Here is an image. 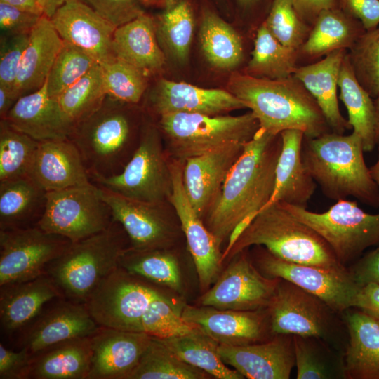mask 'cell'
Returning <instances> with one entry per match:
<instances>
[{"mask_svg": "<svg viewBox=\"0 0 379 379\" xmlns=\"http://www.w3.org/2000/svg\"><path fill=\"white\" fill-rule=\"evenodd\" d=\"M375 114V142L379 146V95L374 98Z\"/></svg>", "mask_w": 379, "mask_h": 379, "instance_id": "cell-62", "label": "cell"}, {"mask_svg": "<svg viewBox=\"0 0 379 379\" xmlns=\"http://www.w3.org/2000/svg\"><path fill=\"white\" fill-rule=\"evenodd\" d=\"M46 193L29 176L0 181V230L36 226Z\"/></svg>", "mask_w": 379, "mask_h": 379, "instance_id": "cell-34", "label": "cell"}, {"mask_svg": "<svg viewBox=\"0 0 379 379\" xmlns=\"http://www.w3.org/2000/svg\"><path fill=\"white\" fill-rule=\"evenodd\" d=\"M71 243L38 225L0 230V286L31 280L45 273L46 265Z\"/></svg>", "mask_w": 379, "mask_h": 379, "instance_id": "cell-12", "label": "cell"}, {"mask_svg": "<svg viewBox=\"0 0 379 379\" xmlns=\"http://www.w3.org/2000/svg\"><path fill=\"white\" fill-rule=\"evenodd\" d=\"M115 27L145 14L147 0H83Z\"/></svg>", "mask_w": 379, "mask_h": 379, "instance_id": "cell-52", "label": "cell"}, {"mask_svg": "<svg viewBox=\"0 0 379 379\" xmlns=\"http://www.w3.org/2000/svg\"><path fill=\"white\" fill-rule=\"evenodd\" d=\"M197 330L183 319L166 296L154 300L142 320V332L159 339L178 337Z\"/></svg>", "mask_w": 379, "mask_h": 379, "instance_id": "cell-50", "label": "cell"}, {"mask_svg": "<svg viewBox=\"0 0 379 379\" xmlns=\"http://www.w3.org/2000/svg\"><path fill=\"white\" fill-rule=\"evenodd\" d=\"M267 342L244 345L218 344V353L248 379H288L295 365L293 335L277 334Z\"/></svg>", "mask_w": 379, "mask_h": 379, "instance_id": "cell-21", "label": "cell"}, {"mask_svg": "<svg viewBox=\"0 0 379 379\" xmlns=\"http://www.w3.org/2000/svg\"><path fill=\"white\" fill-rule=\"evenodd\" d=\"M379 151V146H378ZM372 178L376 183L379 190V154L376 162L369 168Z\"/></svg>", "mask_w": 379, "mask_h": 379, "instance_id": "cell-63", "label": "cell"}, {"mask_svg": "<svg viewBox=\"0 0 379 379\" xmlns=\"http://www.w3.org/2000/svg\"><path fill=\"white\" fill-rule=\"evenodd\" d=\"M96 63L98 62L84 50L64 41L46 79L48 94L58 98Z\"/></svg>", "mask_w": 379, "mask_h": 379, "instance_id": "cell-45", "label": "cell"}, {"mask_svg": "<svg viewBox=\"0 0 379 379\" xmlns=\"http://www.w3.org/2000/svg\"><path fill=\"white\" fill-rule=\"evenodd\" d=\"M130 104L107 96L101 107L76 124L69 139L75 145L91 181L120 173L135 151Z\"/></svg>", "mask_w": 379, "mask_h": 379, "instance_id": "cell-5", "label": "cell"}, {"mask_svg": "<svg viewBox=\"0 0 379 379\" xmlns=\"http://www.w3.org/2000/svg\"><path fill=\"white\" fill-rule=\"evenodd\" d=\"M98 186L131 199L168 201L172 190L170 161L159 130L143 127L138 145L123 171L115 175L92 181Z\"/></svg>", "mask_w": 379, "mask_h": 379, "instance_id": "cell-10", "label": "cell"}, {"mask_svg": "<svg viewBox=\"0 0 379 379\" xmlns=\"http://www.w3.org/2000/svg\"><path fill=\"white\" fill-rule=\"evenodd\" d=\"M50 19L63 41L84 50L98 63L115 57L112 44L117 27L83 0H67Z\"/></svg>", "mask_w": 379, "mask_h": 379, "instance_id": "cell-19", "label": "cell"}, {"mask_svg": "<svg viewBox=\"0 0 379 379\" xmlns=\"http://www.w3.org/2000/svg\"><path fill=\"white\" fill-rule=\"evenodd\" d=\"M21 9L41 15L38 5V0H0Z\"/></svg>", "mask_w": 379, "mask_h": 379, "instance_id": "cell-61", "label": "cell"}, {"mask_svg": "<svg viewBox=\"0 0 379 379\" xmlns=\"http://www.w3.org/2000/svg\"><path fill=\"white\" fill-rule=\"evenodd\" d=\"M281 149L279 135L259 128L227 173L205 214L206 226L226 252L251 219L267 204L275 185Z\"/></svg>", "mask_w": 379, "mask_h": 379, "instance_id": "cell-1", "label": "cell"}, {"mask_svg": "<svg viewBox=\"0 0 379 379\" xmlns=\"http://www.w3.org/2000/svg\"><path fill=\"white\" fill-rule=\"evenodd\" d=\"M258 0H238L239 4L244 6L248 7L255 3Z\"/></svg>", "mask_w": 379, "mask_h": 379, "instance_id": "cell-64", "label": "cell"}, {"mask_svg": "<svg viewBox=\"0 0 379 379\" xmlns=\"http://www.w3.org/2000/svg\"><path fill=\"white\" fill-rule=\"evenodd\" d=\"M107 97L102 67L96 63L58 99L65 113L75 125L98 109Z\"/></svg>", "mask_w": 379, "mask_h": 379, "instance_id": "cell-41", "label": "cell"}, {"mask_svg": "<svg viewBox=\"0 0 379 379\" xmlns=\"http://www.w3.org/2000/svg\"><path fill=\"white\" fill-rule=\"evenodd\" d=\"M13 89L0 86V117L4 119L18 100Z\"/></svg>", "mask_w": 379, "mask_h": 379, "instance_id": "cell-59", "label": "cell"}, {"mask_svg": "<svg viewBox=\"0 0 379 379\" xmlns=\"http://www.w3.org/2000/svg\"><path fill=\"white\" fill-rule=\"evenodd\" d=\"M183 162L172 159V190L168 201L172 205L185 235L200 286L208 288L216 279L222 263L218 241L193 208L183 183Z\"/></svg>", "mask_w": 379, "mask_h": 379, "instance_id": "cell-17", "label": "cell"}, {"mask_svg": "<svg viewBox=\"0 0 379 379\" xmlns=\"http://www.w3.org/2000/svg\"><path fill=\"white\" fill-rule=\"evenodd\" d=\"M347 49L333 51L314 63L296 67L293 75L314 97L332 132L343 134L351 126L341 114L337 89L340 67Z\"/></svg>", "mask_w": 379, "mask_h": 379, "instance_id": "cell-29", "label": "cell"}, {"mask_svg": "<svg viewBox=\"0 0 379 379\" xmlns=\"http://www.w3.org/2000/svg\"><path fill=\"white\" fill-rule=\"evenodd\" d=\"M159 340L181 360L215 378H244L237 370L225 365L218 351V343L199 329L184 335Z\"/></svg>", "mask_w": 379, "mask_h": 379, "instance_id": "cell-39", "label": "cell"}, {"mask_svg": "<svg viewBox=\"0 0 379 379\" xmlns=\"http://www.w3.org/2000/svg\"><path fill=\"white\" fill-rule=\"evenodd\" d=\"M119 265L157 285L173 290L180 288L177 260L165 248L138 251L128 247L121 256Z\"/></svg>", "mask_w": 379, "mask_h": 379, "instance_id": "cell-43", "label": "cell"}, {"mask_svg": "<svg viewBox=\"0 0 379 379\" xmlns=\"http://www.w3.org/2000/svg\"><path fill=\"white\" fill-rule=\"evenodd\" d=\"M338 88L353 132L361 138L364 152H372L376 146L374 99L357 79L347 53L340 67Z\"/></svg>", "mask_w": 379, "mask_h": 379, "instance_id": "cell-36", "label": "cell"}, {"mask_svg": "<svg viewBox=\"0 0 379 379\" xmlns=\"http://www.w3.org/2000/svg\"><path fill=\"white\" fill-rule=\"evenodd\" d=\"M63 42L51 19L42 15L29 34L20 63L13 88L18 98L44 86Z\"/></svg>", "mask_w": 379, "mask_h": 379, "instance_id": "cell-31", "label": "cell"}, {"mask_svg": "<svg viewBox=\"0 0 379 379\" xmlns=\"http://www.w3.org/2000/svg\"><path fill=\"white\" fill-rule=\"evenodd\" d=\"M149 104L153 112L159 117L180 112L214 116L246 108L245 104L229 91L204 88L167 79L158 81L151 93Z\"/></svg>", "mask_w": 379, "mask_h": 379, "instance_id": "cell-23", "label": "cell"}, {"mask_svg": "<svg viewBox=\"0 0 379 379\" xmlns=\"http://www.w3.org/2000/svg\"><path fill=\"white\" fill-rule=\"evenodd\" d=\"M91 359V336L62 341L32 356L29 379H88Z\"/></svg>", "mask_w": 379, "mask_h": 379, "instance_id": "cell-33", "label": "cell"}, {"mask_svg": "<svg viewBox=\"0 0 379 379\" xmlns=\"http://www.w3.org/2000/svg\"><path fill=\"white\" fill-rule=\"evenodd\" d=\"M293 338L298 379L345 378L343 372L333 366L325 349H321L320 338L297 335Z\"/></svg>", "mask_w": 379, "mask_h": 379, "instance_id": "cell-49", "label": "cell"}, {"mask_svg": "<svg viewBox=\"0 0 379 379\" xmlns=\"http://www.w3.org/2000/svg\"><path fill=\"white\" fill-rule=\"evenodd\" d=\"M228 89L251 109L260 128L270 134L295 129L312 138L331 131L316 100L293 75L271 79L236 73Z\"/></svg>", "mask_w": 379, "mask_h": 379, "instance_id": "cell-2", "label": "cell"}, {"mask_svg": "<svg viewBox=\"0 0 379 379\" xmlns=\"http://www.w3.org/2000/svg\"><path fill=\"white\" fill-rule=\"evenodd\" d=\"M266 310L273 334L314 337L323 340L331 337L336 312L317 296L280 278Z\"/></svg>", "mask_w": 379, "mask_h": 379, "instance_id": "cell-14", "label": "cell"}, {"mask_svg": "<svg viewBox=\"0 0 379 379\" xmlns=\"http://www.w3.org/2000/svg\"><path fill=\"white\" fill-rule=\"evenodd\" d=\"M99 327L85 304L59 298L22 331L19 343L33 356L62 341L91 336Z\"/></svg>", "mask_w": 379, "mask_h": 379, "instance_id": "cell-18", "label": "cell"}, {"mask_svg": "<svg viewBox=\"0 0 379 379\" xmlns=\"http://www.w3.org/2000/svg\"><path fill=\"white\" fill-rule=\"evenodd\" d=\"M361 23L338 7L321 11L300 50L317 58L338 49H350L365 32Z\"/></svg>", "mask_w": 379, "mask_h": 379, "instance_id": "cell-35", "label": "cell"}, {"mask_svg": "<svg viewBox=\"0 0 379 379\" xmlns=\"http://www.w3.org/2000/svg\"><path fill=\"white\" fill-rule=\"evenodd\" d=\"M347 56L357 79L374 99L379 95V25L365 31Z\"/></svg>", "mask_w": 379, "mask_h": 379, "instance_id": "cell-46", "label": "cell"}, {"mask_svg": "<svg viewBox=\"0 0 379 379\" xmlns=\"http://www.w3.org/2000/svg\"><path fill=\"white\" fill-rule=\"evenodd\" d=\"M1 119L39 142L69 138L74 127L58 99L48 94L46 81L37 91L19 98Z\"/></svg>", "mask_w": 379, "mask_h": 379, "instance_id": "cell-24", "label": "cell"}, {"mask_svg": "<svg viewBox=\"0 0 379 379\" xmlns=\"http://www.w3.org/2000/svg\"><path fill=\"white\" fill-rule=\"evenodd\" d=\"M149 280L119 265L85 302L100 326L142 332V320L152 303L166 296Z\"/></svg>", "mask_w": 379, "mask_h": 379, "instance_id": "cell-9", "label": "cell"}, {"mask_svg": "<svg viewBox=\"0 0 379 379\" xmlns=\"http://www.w3.org/2000/svg\"><path fill=\"white\" fill-rule=\"evenodd\" d=\"M279 278H270L256 270L244 255L223 272L200 299L201 305L221 310L255 311L266 309Z\"/></svg>", "mask_w": 379, "mask_h": 379, "instance_id": "cell-15", "label": "cell"}, {"mask_svg": "<svg viewBox=\"0 0 379 379\" xmlns=\"http://www.w3.org/2000/svg\"><path fill=\"white\" fill-rule=\"evenodd\" d=\"M345 310L349 340L343 356L348 379H379V319L357 309Z\"/></svg>", "mask_w": 379, "mask_h": 379, "instance_id": "cell-30", "label": "cell"}, {"mask_svg": "<svg viewBox=\"0 0 379 379\" xmlns=\"http://www.w3.org/2000/svg\"><path fill=\"white\" fill-rule=\"evenodd\" d=\"M67 1V0H38V5L41 15L51 18L56 10Z\"/></svg>", "mask_w": 379, "mask_h": 379, "instance_id": "cell-60", "label": "cell"}, {"mask_svg": "<svg viewBox=\"0 0 379 379\" xmlns=\"http://www.w3.org/2000/svg\"><path fill=\"white\" fill-rule=\"evenodd\" d=\"M129 239L122 226L113 221L106 230L72 242L45 268L63 296L85 304L91 294L115 268Z\"/></svg>", "mask_w": 379, "mask_h": 379, "instance_id": "cell-6", "label": "cell"}, {"mask_svg": "<svg viewBox=\"0 0 379 379\" xmlns=\"http://www.w3.org/2000/svg\"><path fill=\"white\" fill-rule=\"evenodd\" d=\"M39 141L0 121V181L29 176Z\"/></svg>", "mask_w": 379, "mask_h": 379, "instance_id": "cell-44", "label": "cell"}, {"mask_svg": "<svg viewBox=\"0 0 379 379\" xmlns=\"http://www.w3.org/2000/svg\"><path fill=\"white\" fill-rule=\"evenodd\" d=\"M155 21L159 45L171 58L180 64L188 60L194 28V18L188 0H164Z\"/></svg>", "mask_w": 379, "mask_h": 379, "instance_id": "cell-37", "label": "cell"}, {"mask_svg": "<svg viewBox=\"0 0 379 379\" xmlns=\"http://www.w3.org/2000/svg\"><path fill=\"white\" fill-rule=\"evenodd\" d=\"M257 264L265 276L295 284L321 299L336 312L354 307L361 286L346 267L328 269L288 262L265 248L259 252Z\"/></svg>", "mask_w": 379, "mask_h": 379, "instance_id": "cell-13", "label": "cell"}, {"mask_svg": "<svg viewBox=\"0 0 379 379\" xmlns=\"http://www.w3.org/2000/svg\"><path fill=\"white\" fill-rule=\"evenodd\" d=\"M65 298L46 273L31 280L0 286V323L8 334L22 331L51 301Z\"/></svg>", "mask_w": 379, "mask_h": 379, "instance_id": "cell-27", "label": "cell"}, {"mask_svg": "<svg viewBox=\"0 0 379 379\" xmlns=\"http://www.w3.org/2000/svg\"><path fill=\"white\" fill-rule=\"evenodd\" d=\"M181 314L218 344L244 345L260 343L267 327L260 312L221 310L212 307L187 305Z\"/></svg>", "mask_w": 379, "mask_h": 379, "instance_id": "cell-22", "label": "cell"}, {"mask_svg": "<svg viewBox=\"0 0 379 379\" xmlns=\"http://www.w3.org/2000/svg\"><path fill=\"white\" fill-rule=\"evenodd\" d=\"M265 26L282 45L299 51L310 29L297 13L292 0H273Z\"/></svg>", "mask_w": 379, "mask_h": 379, "instance_id": "cell-48", "label": "cell"}, {"mask_svg": "<svg viewBox=\"0 0 379 379\" xmlns=\"http://www.w3.org/2000/svg\"><path fill=\"white\" fill-rule=\"evenodd\" d=\"M244 144H234L187 159L184 162L185 189L200 218L205 215L227 173L241 154Z\"/></svg>", "mask_w": 379, "mask_h": 379, "instance_id": "cell-26", "label": "cell"}, {"mask_svg": "<svg viewBox=\"0 0 379 379\" xmlns=\"http://www.w3.org/2000/svg\"><path fill=\"white\" fill-rule=\"evenodd\" d=\"M350 271L359 285L379 283V246L358 259Z\"/></svg>", "mask_w": 379, "mask_h": 379, "instance_id": "cell-56", "label": "cell"}, {"mask_svg": "<svg viewBox=\"0 0 379 379\" xmlns=\"http://www.w3.org/2000/svg\"><path fill=\"white\" fill-rule=\"evenodd\" d=\"M99 187L111 208L113 221L122 226L131 248L163 249L171 244V222L166 206L168 201L137 200Z\"/></svg>", "mask_w": 379, "mask_h": 379, "instance_id": "cell-16", "label": "cell"}, {"mask_svg": "<svg viewBox=\"0 0 379 379\" xmlns=\"http://www.w3.org/2000/svg\"><path fill=\"white\" fill-rule=\"evenodd\" d=\"M353 308L379 319V283L370 281L361 285Z\"/></svg>", "mask_w": 379, "mask_h": 379, "instance_id": "cell-57", "label": "cell"}, {"mask_svg": "<svg viewBox=\"0 0 379 379\" xmlns=\"http://www.w3.org/2000/svg\"><path fill=\"white\" fill-rule=\"evenodd\" d=\"M260 128L252 112L239 116L172 113L160 116L159 129L166 139L168 156L187 159L234 144L246 143Z\"/></svg>", "mask_w": 379, "mask_h": 379, "instance_id": "cell-7", "label": "cell"}, {"mask_svg": "<svg viewBox=\"0 0 379 379\" xmlns=\"http://www.w3.org/2000/svg\"><path fill=\"white\" fill-rule=\"evenodd\" d=\"M253 245L264 246L272 255L288 262L328 269L345 267L315 231L278 203L261 209L251 219L222 253V260Z\"/></svg>", "mask_w": 379, "mask_h": 379, "instance_id": "cell-4", "label": "cell"}, {"mask_svg": "<svg viewBox=\"0 0 379 379\" xmlns=\"http://www.w3.org/2000/svg\"><path fill=\"white\" fill-rule=\"evenodd\" d=\"M207 374L181 360L161 340L152 337L129 379H202Z\"/></svg>", "mask_w": 379, "mask_h": 379, "instance_id": "cell-42", "label": "cell"}, {"mask_svg": "<svg viewBox=\"0 0 379 379\" xmlns=\"http://www.w3.org/2000/svg\"><path fill=\"white\" fill-rule=\"evenodd\" d=\"M100 65L107 96L130 105L139 102L146 88L145 73L117 57Z\"/></svg>", "mask_w": 379, "mask_h": 379, "instance_id": "cell-47", "label": "cell"}, {"mask_svg": "<svg viewBox=\"0 0 379 379\" xmlns=\"http://www.w3.org/2000/svg\"><path fill=\"white\" fill-rule=\"evenodd\" d=\"M361 138L332 131L318 137H304L302 161L324 194L338 201L353 197L379 208V190L364 157Z\"/></svg>", "mask_w": 379, "mask_h": 379, "instance_id": "cell-3", "label": "cell"}, {"mask_svg": "<svg viewBox=\"0 0 379 379\" xmlns=\"http://www.w3.org/2000/svg\"><path fill=\"white\" fill-rule=\"evenodd\" d=\"M338 7L358 20L364 29L371 30L379 25V0H335Z\"/></svg>", "mask_w": 379, "mask_h": 379, "instance_id": "cell-55", "label": "cell"}, {"mask_svg": "<svg viewBox=\"0 0 379 379\" xmlns=\"http://www.w3.org/2000/svg\"><path fill=\"white\" fill-rule=\"evenodd\" d=\"M280 136L281 149L276 166L274 189L262 208L279 201L307 207L315 191L316 182L302 159L304 133L289 129L282 131Z\"/></svg>", "mask_w": 379, "mask_h": 379, "instance_id": "cell-28", "label": "cell"}, {"mask_svg": "<svg viewBox=\"0 0 379 379\" xmlns=\"http://www.w3.org/2000/svg\"><path fill=\"white\" fill-rule=\"evenodd\" d=\"M112 47L115 57L145 74L160 70L165 64L166 55L157 39L154 19L145 13L117 27Z\"/></svg>", "mask_w": 379, "mask_h": 379, "instance_id": "cell-32", "label": "cell"}, {"mask_svg": "<svg viewBox=\"0 0 379 379\" xmlns=\"http://www.w3.org/2000/svg\"><path fill=\"white\" fill-rule=\"evenodd\" d=\"M277 203L315 231L344 266L369 247L379 246V213H368L354 201H336L323 213L283 201Z\"/></svg>", "mask_w": 379, "mask_h": 379, "instance_id": "cell-8", "label": "cell"}, {"mask_svg": "<svg viewBox=\"0 0 379 379\" xmlns=\"http://www.w3.org/2000/svg\"><path fill=\"white\" fill-rule=\"evenodd\" d=\"M152 338L144 332L100 326L91 335L92 359L88 379H129Z\"/></svg>", "mask_w": 379, "mask_h": 379, "instance_id": "cell-20", "label": "cell"}, {"mask_svg": "<svg viewBox=\"0 0 379 379\" xmlns=\"http://www.w3.org/2000/svg\"><path fill=\"white\" fill-rule=\"evenodd\" d=\"M32 354L25 348L19 351L0 344V379H29Z\"/></svg>", "mask_w": 379, "mask_h": 379, "instance_id": "cell-54", "label": "cell"}, {"mask_svg": "<svg viewBox=\"0 0 379 379\" xmlns=\"http://www.w3.org/2000/svg\"><path fill=\"white\" fill-rule=\"evenodd\" d=\"M300 18L307 24H314L319 13L338 7L335 0H292Z\"/></svg>", "mask_w": 379, "mask_h": 379, "instance_id": "cell-58", "label": "cell"}, {"mask_svg": "<svg viewBox=\"0 0 379 379\" xmlns=\"http://www.w3.org/2000/svg\"><path fill=\"white\" fill-rule=\"evenodd\" d=\"M29 40V34L1 36L0 86L13 90L20 63Z\"/></svg>", "mask_w": 379, "mask_h": 379, "instance_id": "cell-51", "label": "cell"}, {"mask_svg": "<svg viewBox=\"0 0 379 379\" xmlns=\"http://www.w3.org/2000/svg\"><path fill=\"white\" fill-rule=\"evenodd\" d=\"M29 176L46 192L93 182L69 138L40 141Z\"/></svg>", "mask_w": 379, "mask_h": 379, "instance_id": "cell-25", "label": "cell"}, {"mask_svg": "<svg viewBox=\"0 0 379 379\" xmlns=\"http://www.w3.org/2000/svg\"><path fill=\"white\" fill-rule=\"evenodd\" d=\"M113 222L111 208L93 182L46 193L38 226L75 242L106 230Z\"/></svg>", "mask_w": 379, "mask_h": 379, "instance_id": "cell-11", "label": "cell"}, {"mask_svg": "<svg viewBox=\"0 0 379 379\" xmlns=\"http://www.w3.org/2000/svg\"><path fill=\"white\" fill-rule=\"evenodd\" d=\"M199 41L207 61L220 69H232L243 59V46L235 29L215 12L204 8L199 28Z\"/></svg>", "mask_w": 379, "mask_h": 379, "instance_id": "cell-38", "label": "cell"}, {"mask_svg": "<svg viewBox=\"0 0 379 379\" xmlns=\"http://www.w3.org/2000/svg\"><path fill=\"white\" fill-rule=\"evenodd\" d=\"M298 51L282 45L263 22L257 31L247 74L271 79L293 75Z\"/></svg>", "mask_w": 379, "mask_h": 379, "instance_id": "cell-40", "label": "cell"}, {"mask_svg": "<svg viewBox=\"0 0 379 379\" xmlns=\"http://www.w3.org/2000/svg\"><path fill=\"white\" fill-rule=\"evenodd\" d=\"M41 16L0 1V27L3 36L30 34Z\"/></svg>", "mask_w": 379, "mask_h": 379, "instance_id": "cell-53", "label": "cell"}]
</instances>
